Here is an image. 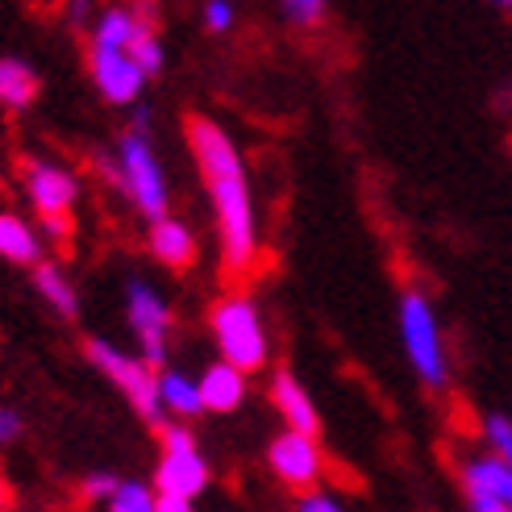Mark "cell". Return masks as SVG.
<instances>
[{
  "instance_id": "cell-1",
  "label": "cell",
  "mask_w": 512,
  "mask_h": 512,
  "mask_svg": "<svg viewBox=\"0 0 512 512\" xmlns=\"http://www.w3.org/2000/svg\"><path fill=\"white\" fill-rule=\"evenodd\" d=\"M188 146L204 175V188L213 196L225 271L246 275L254 259H259V225H254V196H250V179H246L238 146L209 117H188Z\"/></svg>"
},
{
  "instance_id": "cell-21",
  "label": "cell",
  "mask_w": 512,
  "mask_h": 512,
  "mask_svg": "<svg viewBox=\"0 0 512 512\" xmlns=\"http://www.w3.org/2000/svg\"><path fill=\"white\" fill-rule=\"evenodd\" d=\"M134 59L142 63V71L146 75H159L163 71V42H159V34H155V25H142V30H138V38H134Z\"/></svg>"
},
{
  "instance_id": "cell-20",
  "label": "cell",
  "mask_w": 512,
  "mask_h": 512,
  "mask_svg": "<svg viewBox=\"0 0 512 512\" xmlns=\"http://www.w3.org/2000/svg\"><path fill=\"white\" fill-rule=\"evenodd\" d=\"M479 438H483V446H488V450H496L504 463H512V417L488 413L479 421Z\"/></svg>"
},
{
  "instance_id": "cell-23",
  "label": "cell",
  "mask_w": 512,
  "mask_h": 512,
  "mask_svg": "<svg viewBox=\"0 0 512 512\" xmlns=\"http://www.w3.org/2000/svg\"><path fill=\"white\" fill-rule=\"evenodd\" d=\"M238 21V9L229 0H204V30L209 34H229Z\"/></svg>"
},
{
  "instance_id": "cell-12",
  "label": "cell",
  "mask_w": 512,
  "mask_h": 512,
  "mask_svg": "<svg viewBox=\"0 0 512 512\" xmlns=\"http://www.w3.org/2000/svg\"><path fill=\"white\" fill-rule=\"evenodd\" d=\"M271 404L275 413L284 417L288 429H300V433H317L321 429V417H317V404L309 396V388L292 375V371H279L271 379Z\"/></svg>"
},
{
  "instance_id": "cell-27",
  "label": "cell",
  "mask_w": 512,
  "mask_h": 512,
  "mask_svg": "<svg viewBox=\"0 0 512 512\" xmlns=\"http://www.w3.org/2000/svg\"><path fill=\"white\" fill-rule=\"evenodd\" d=\"M17 438H21V417L13 413V408L0 404V446H5V442H17Z\"/></svg>"
},
{
  "instance_id": "cell-11",
  "label": "cell",
  "mask_w": 512,
  "mask_h": 512,
  "mask_svg": "<svg viewBox=\"0 0 512 512\" xmlns=\"http://www.w3.org/2000/svg\"><path fill=\"white\" fill-rule=\"evenodd\" d=\"M25 192H30L38 213H71L75 196H80V179L46 159H25Z\"/></svg>"
},
{
  "instance_id": "cell-29",
  "label": "cell",
  "mask_w": 512,
  "mask_h": 512,
  "mask_svg": "<svg viewBox=\"0 0 512 512\" xmlns=\"http://www.w3.org/2000/svg\"><path fill=\"white\" fill-rule=\"evenodd\" d=\"M67 5H71L75 13H84V5H88V0H67Z\"/></svg>"
},
{
  "instance_id": "cell-19",
  "label": "cell",
  "mask_w": 512,
  "mask_h": 512,
  "mask_svg": "<svg viewBox=\"0 0 512 512\" xmlns=\"http://www.w3.org/2000/svg\"><path fill=\"white\" fill-rule=\"evenodd\" d=\"M105 504H109V512H159V492H155V483L117 479Z\"/></svg>"
},
{
  "instance_id": "cell-8",
  "label": "cell",
  "mask_w": 512,
  "mask_h": 512,
  "mask_svg": "<svg viewBox=\"0 0 512 512\" xmlns=\"http://www.w3.org/2000/svg\"><path fill=\"white\" fill-rule=\"evenodd\" d=\"M125 317H130V329L142 346V358L150 367H167L171 358V304L146 284V279H130V288H125Z\"/></svg>"
},
{
  "instance_id": "cell-7",
  "label": "cell",
  "mask_w": 512,
  "mask_h": 512,
  "mask_svg": "<svg viewBox=\"0 0 512 512\" xmlns=\"http://www.w3.org/2000/svg\"><path fill=\"white\" fill-rule=\"evenodd\" d=\"M88 358H92V367L105 375L109 383H117V392L130 400V408L146 421V425H155V429H163L167 421H171V413H167V404H163V396H159V367H150L146 358L138 354H125V350H117L113 342H105V338H88Z\"/></svg>"
},
{
  "instance_id": "cell-17",
  "label": "cell",
  "mask_w": 512,
  "mask_h": 512,
  "mask_svg": "<svg viewBox=\"0 0 512 512\" xmlns=\"http://www.w3.org/2000/svg\"><path fill=\"white\" fill-rule=\"evenodd\" d=\"M34 288H38V296H42L59 317H75V313H80V296H75V284L67 279L63 267L46 263V259L34 263Z\"/></svg>"
},
{
  "instance_id": "cell-24",
  "label": "cell",
  "mask_w": 512,
  "mask_h": 512,
  "mask_svg": "<svg viewBox=\"0 0 512 512\" xmlns=\"http://www.w3.org/2000/svg\"><path fill=\"white\" fill-rule=\"evenodd\" d=\"M113 475L109 471H92V475H84L80 479V500H88V504H105L109 500V492H113Z\"/></svg>"
},
{
  "instance_id": "cell-26",
  "label": "cell",
  "mask_w": 512,
  "mask_h": 512,
  "mask_svg": "<svg viewBox=\"0 0 512 512\" xmlns=\"http://www.w3.org/2000/svg\"><path fill=\"white\" fill-rule=\"evenodd\" d=\"M42 234H46V238H55V242H67V238L75 234L71 213H42Z\"/></svg>"
},
{
  "instance_id": "cell-15",
  "label": "cell",
  "mask_w": 512,
  "mask_h": 512,
  "mask_svg": "<svg viewBox=\"0 0 512 512\" xmlns=\"http://www.w3.org/2000/svg\"><path fill=\"white\" fill-rule=\"evenodd\" d=\"M0 259L17 263V267H34L42 263V242H38V229L17 217V213H0Z\"/></svg>"
},
{
  "instance_id": "cell-6",
  "label": "cell",
  "mask_w": 512,
  "mask_h": 512,
  "mask_svg": "<svg viewBox=\"0 0 512 512\" xmlns=\"http://www.w3.org/2000/svg\"><path fill=\"white\" fill-rule=\"evenodd\" d=\"M209 329H213V342H217L221 358H229V363L242 367L246 375L267 367V358H271L267 325H263L259 304H254L246 292L221 296L209 309Z\"/></svg>"
},
{
  "instance_id": "cell-30",
  "label": "cell",
  "mask_w": 512,
  "mask_h": 512,
  "mask_svg": "<svg viewBox=\"0 0 512 512\" xmlns=\"http://www.w3.org/2000/svg\"><path fill=\"white\" fill-rule=\"evenodd\" d=\"M492 5H500V9H512V0H492Z\"/></svg>"
},
{
  "instance_id": "cell-4",
  "label": "cell",
  "mask_w": 512,
  "mask_h": 512,
  "mask_svg": "<svg viewBox=\"0 0 512 512\" xmlns=\"http://www.w3.org/2000/svg\"><path fill=\"white\" fill-rule=\"evenodd\" d=\"M163 454L155 467V492H159V512H188L192 500L209 488V463L196 446V433L184 421H167L159 429Z\"/></svg>"
},
{
  "instance_id": "cell-9",
  "label": "cell",
  "mask_w": 512,
  "mask_h": 512,
  "mask_svg": "<svg viewBox=\"0 0 512 512\" xmlns=\"http://www.w3.org/2000/svg\"><path fill=\"white\" fill-rule=\"evenodd\" d=\"M458 488L475 512H512V463L496 450L458 458Z\"/></svg>"
},
{
  "instance_id": "cell-14",
  "label": "cell",
  "mask_w": 512,
  "mask_h": 512,
  "mask_svg": "<svg viewBox=\"0 0 512 512\" xmlns=\"http://www.w3.org/2000/svg\"><path fill=\"white\" fill-rule=\"evenodd\" d=\"M200 396L209 413H234L246 400V371L234 367L229 358H221V363H213L200 375Z\"/></svg>"
},
{
  "instance_id": "cell-25",
  "label": "cell",
  "mask_w": 512,
  "mask_h": 512,
  "mask_svg": "<svg viewBox=\"0 0 512 512\" xmlns=\"http://www.w3.org/2000/svg\"><path fill=\"white\" fill-rule=\"evenodd\" d=\"M296 508H300V512H338L342 500L329 496V492H321V488H304L300 500H296Z\"/></svg>"
},
{
  "instance_id": "cell-10",
  "label": "cell",
  "mask_w": 512,
  "mask_h": 512,
  "mask_svg": "<svg viewBox=\"0 0 512 512\" xmlns=\"http://www.w3.org/2000/svg\"><path fill=\"white\" fill-rule=\"evenodd\" d=\"M267 463H271L275 479L292 492L317 488L321 475H325V454L317 446V433H300V429L279 433V438L271 442V450H267Z\"/></svg>"
},
{
  "instance_id": "cell-2",
  "label": "cell",
  "mask_w": 512,
  "mask_h": 512,
  "mask_svg": "<svg viewBox=\"0 0 512 512\" xmlns=\"http://www.w3.org/2000/svg\"><path fill=\"white\" fill-rule=\"evenodd\" d=\"M142 25H150V17H142L138 9H105L92 25L88 67H92V80H96L100 96H105L109 105H134L150 80L130 50Z\"/></svg>"
},
{
  "instance_id": "cell-22",
  "label": "cell",
  "mask_w": 512,
  "mask_h": 512,
  "mask_svg": "<svg viewBox=\"0 0 512 512\" xmlns=\"http://www.w3.org/2000/svg\"><path fill=\"white\" fill-rule=\"evenodd\" d=\"M325 5H329V0H279L284 17L292 25H300V30H317V25L325 21Z\"/></svg>"
},
{
  "instance_id": "cell-5",
  "label": "cell",
  "mask_w": 512,
  "mask_h": 512,
  "mask_svg": "<svg viewBox=\"0 0 512 512\" xmlns=\"http://www.w3.org/2000/svg\"><path fill=\"white\" fill-rule=\"evenodd\" d=\"M400 342L404 354L413 363L417 379L429 392H446L450 388V354H446V334L442 321L433 313V300L421 288H404L400 292Z\"/></svg>"
},
{
  "instance_id": "cell-3",
  "label": "cell",
  "mask_w": 512,
  "mask_h": 512,
  "mask_svg": "<svg viewBox=\"0 0 512 512\" xmlns=\"http://www.w3.org/2000/svg\"><path fill=\"white\" fill-rule=\"evenodd\" d=\"M100 171H105L113 184L134 200V209L146 221L167 217V179H163L155 146H150V138H146V109L134 117V130L117 138L113 163H105Z\"/></svg>"
},
{
  "instance_id": "cell-18",
  "label": "cell",
  "mask_w": 512,
  "mask_h": 512,
  "mask_svg": "<svg viewBox=\"0 0 512 512\" xmlns=\"http://www.w3.org/2000/svg\"><path fill=\"white\" fill-rule=\"evenodd\" d=\"M38 96V75L21 59H0V105L5 109H30Z\"/></svg>"
},
{
  "instance_id": "cell-28",
  "label": "cell",
  "mask_w": 512,
  "mask_h": 512,
  "mask_svg": "<svg viewBox=\"0 0 512 512\" xmlns=\"http://www.w3.org/2000/svg\"><path fill=\"white\" fill-rule=\"evenodd\" d=\"M9 504H13V488H9L5 471H0V508H9Z\"/></svg>"
},
{
  "instance_id": "cell-13",
  "label": "cell",
  "mask_w": 512,
  "mask_h": 512,
  "mask_svg": "<svg viewBox=\"0 0 512 512\" xmlns=\"http://www.w3.org/2000/svg\"><path fill=\"white\" fill-rule=\"evenodd\" d=\"M146 246L150 254L163 263V267H175V271H188L196 263V234L184 225V221H175L171 213L159 217V221H150V234H146Z\"/></svg>"
},
{
  "instance_id": "cell-16",
  "label": "cell",
  "mask_w": 512,
  "mask_h": 512,
  "mask_svg": "<svg viewBox=\"0 0 512 512\" xmlns=\"http://www.w3.org/2000/svg\"><path fill=\"white\" fill-rule=\"evenodd\" d=\"M159 396L175 421H192L200 413H209L200 396V379H188L184 371H159Z\"/></svg>"
}]
</instances>
